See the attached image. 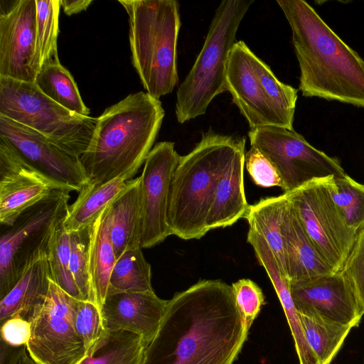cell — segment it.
<instances>
[{
  "label": "cell",
  "instance_id": "2e32d148",
  "mask_svg": "<svg viewBox=\"0 0 364 364\" xmlns=\"http://www.w3.org/2000/svg\"><path fill=\"white\" fill-rule=\"evenodd\" d=\"M294 304L300 314L316 316L353 327L364 309L341 272L289 282Z\"/></svg>",
  "mask_w": 364,
  "mask_h": 364
},
{
  "label": "cell",
  "instance_id": "d6a6232c",
  "mask_svg": "<svg viewBox=\"0 0 364 364\" xmlns=\"http://www.w3.org/2000/svg\"><path fill=\"white\" fill-rule=\"evenodd\" d=\"M35 65L38 73L46 65L60 63L57 39L60 0H36Z\"/></svg>",
  "mask_w": 364,
  "mask_h": 364
},
{
  "label": "cell",
  "instance_id": "8d00e7d4",
  "mask_svg": "<svg viewBox=\"0 0 364 364\" xmlns=\"http://www.w3.org/2000/svg\"><path fill=\"white\" fill-rule=\"evenodd\" d=\"M231 286L237 306L250 330L265 304L264 294L261 288L250 279H239Z\"/></svg>",
  "mask_w": 364,
  "mask_h": 364
},
{
  "label": "cell",
  "instance_id": "7402d4cb",
  "mask_svg": "<svg viewBox=\"0 0 364 364\" xmlns=\"http://www.w3.org/2000/svg\"><path fill=\"white\" fill-rule=\"evenodd\" d=\"M247 240L252 247L258 262L267 273L280 301L294 339L299 364H318L305 338L300 314L290 293L289 281L282 272L269 246L263 237L251 230L248 231Z\"/></svg>",
  "mask_w": 364,
  "mask_h": 364
},
{
  "label": "cell",
  "instance_id": "8992f818",
  "mask_svg": "<svg viewBox=\"0 0 364 364\" xmlns=\"http://www.w3.org/2000/svg\"><path fill=\"white\" fill-rule=\"evenodd\" d=\"M252 0H224L217 7L203 46L176 92V116L184 123L205 113L218 95L226 92L228 56L239 26Z\"/></svg>",
  "mask_w": 364,
  "mask_h": 364
},
{
  "label": "cell",
  "instance_id": "3957f363",
  "mask_svg": "<svg viewBox=\"0 0 364 364\" xmlns=\"http://www.w3.org/2000/svg\"><path fill=\"white\" fill-rule=\"evenodd\" d=\"M164 115L161 101L141 91L107 107L80 157L90 181L132 179L152 149Z\"/></svg>",
  "mask_w": 364,
  "mask_h": 364
},
{
  "label": "cell",
  "instance_id": "5b68a950",
  "mask_svg": "<svg viewBox=\"0 0 364 364\" xmlns=\"http://www.w3.org/2000/svg\"><path fill=\"white\" fill-rule=\"evenodd\" d=\"M119 2L128 14L132 64L146 92L159 99L171 92L178 81L179 3L176 0Z\"/></svg>",
  "mask_w": 364,
  "mask_h": 364
},
{
  "label": "cell",
  "instance_id": "b9f144b4",
  "mask_svg": "<svg viewBox=\"0 0 364 364\" xmlns=\"http://www.w3.org/2000/svg\"><path fill=\"white\" fill-rule=\"evenodd\" d=\"M92 3V0H60V6L68 16L86 10Z\"/></svg>",
  "mask_w": 364,
  "mask_h": 364
},
{
  "label": "cell",
  "instance_id": "d590c367",
  "mask_svg": "<svg viewBox=\"0 0 364 364\" xmlns=\"http://www.w3.org/2000/svg\"><path fill=\"white\" fill-rule=\"evenodd\" d=\"M74 322L76 331L85 343L87 353L107 331L100 310L88 301H78Z\"/></svg>",
  "mask_w": 364,
  "mask_h": 364
},
{
  "label": "cell",
  "instance_id": "ffe728a7",
  "mask_svg": "<svg viewBox=\"0 0 364 364\" xmlns=\"http://www.w3.org/2000/svg\"><path fill=\"white\" fill-rule=\"evenodd\" d=\"M245 142L242 136L218 178L208 216L209 231L232 225L248 210L243 177Z\"/></svg>",
  "mask_w": 364,
  "mask_h": 364
},
{
  "label": "cell",
  "instance_id": "277c9868",
  "mask_svg": "<svg viewBox=\"0 0 364 364\" xmlns=\"http://www.w3.org/2000/svg\"><path fill=\"white\" fill-rule=\"evenodd\" d=\"M241 139L209 130L191 152L181 156L170 187L171 235L188 240L209 231L207 220L217 182Z\"/></svg>",
  "mask_w": 364,
  "mask_h": 364
},
{
  "label": "cell",
  "instance_id": "d6986e66",
  "mask_svg": "<svg viewBox=\"0 0 364 364\" xmlns=\"http://www.w3.org/2000/svg\"><path fill=\"white\" fill-rule=\"evenodd\" d=\"M47 242L32 254L16 284L0 299V323L18 317L31 324L41 311L49 291L50 278Z\"/></svg>",
  "mask_w": 364,
  "mask_h": 364
},
{
  "label": "cell",
  "instance_id": "30bf717a",
  "mask_svg": "<svg viewBox=\"0 0 364 364\" xmlns=\"http://www.w3.org/2000/svg\"><path fill=\"white\" fill-rule=\"evenodd\" d=\"M69 193L65 189L54 190L1 232L0 299L16 284L32 254L48 242L54 223L66 212Z\"/></svg>",
  "mask_w": 364,
  "mask_h": 364
},
{
  "label": "cell",
  "instance_id": "9a60e30c",
  "mask_svg": "<svg viewBox=\"0 0 364 364\" xmlns=\"http://www.w3.org/2000/svg\"><path fill=\"white\" fill-rule=\"evenodd\" d=\"M64 189L31 166L0 135V223L10 226L27 209Z\"/></svg>",
  "mask_w": 364,
  "mask_h": 364
},
{
  "label": "cell",
  "instance_id": "e0dca14e",
  "mask_svg": "<svg viewBox=\"0 0 364 364\" xmlns=\"http://www.w3.org/2000/svg\"><path fill=\"white\" fill-rule=\"evenodd\" d=\"M254 54L242 41L233 45L226 67V90L250 129L265 126L280 127L255 70Z\"/></svg>",
  "mask_w": 364,
  "mask_h": 364
},
{
  "label": "cell",
  "instance_id": "7a4b0ae2",
  "mask_svg": "<svg viewBox=\"0 0 364 364\" xmlns=\"http://www.w3.org/2000/svg\"><path fill=\"white\" fill-rule=\"evenodd\" d=\"M291 30L306 97L364 107V60L304 0H277Z\"/></svg>",
  "mask_w": 364,
  "mask_h": 364
},
{
  "label": "cell",
  "instance_id": "9c48e42d",
  "mask_svg": "<svg viewBox=\"0 0 364 364\" xmlns=\"http://www.w3.org/2000/svg\"><path fill=\"white\" fill-rule=\"evenodd\" d=\"M251 147L259 150L274 166L284 193L318 178L346 176L340 161L311 145L294 129L275 126L250 129Z\"/></svg>",
  "mask_w": 364,
  "mask_h": 364
},
{
  "label": "cell",
  "instance_id": "83f0119b",
  "mask_svg": "<svg viewBox=\"0 0 364 364\" xmlns=\"http://www.w3.org/2000/svg\"><path fill=\"white\" fill-rule=\"evenodd\" d=\"M300 319L306 342L318 364H330L352 327L316 316L300 314Z\"/></svg>",
  "mask_w": 364,
  "mask_h": 364
},
{
  "label": "cell",
  "instance_id": "ac0fdd59",
  "mask_svg": "<svg viewBox=\"0 0 364 364\" xmlns=\"http://www.w3.org/2000/svg\"><path fill=\"white\" fill-rule=\"evenodd\" d=\"M168 300L154 291L107 294L101 309L107 331H129L141 336L146 345L155 336Z\"/></svg>",
  "mask_w": 364,
  "mask_h": 364
},
{
  "label": "cell",
  "instance_id": "4fadbf2b",
  "mask_svg": "<svg viewBox=\"0 0 364 364\" xmlns=\"http://www.w3.org/2000/svg\"><path fill=\"white\" fill-rule=\"evenodd\" d=\"M36 0H0V77L35 82Z\"/></svg>",
  "mask_w": 364,
  "mask_h": 364
},
{
  "label": "cell",
  "instance_id": "74e56055",
  "mask_svg": "<svg viewBox=\"0 0 364 364\" xmlns=\"http://www.w3.org/2000/svg\"><path fill=\"white\" fill-rule=\"evenodd\" d=\"M341 272L364 309V229L358 232Z\"/></svg>",
  "mask_w": 364,
  "mask_h": 364
},
{
  "label": "cell",
  "instance_id": "e575fe53",
  "mask_svg": "<svg viewBox=\"0 0 364 364\" xmlns=\"http://www.w3.org/2000/svg\"><path fill=\"white\" fill-rule=\"evenodd\" d=\"M91 225L80 230L69 232L70 237V270L82 300L88 301H90L88 257Z\"/></svg>",
  "mask_w": 364,
  "mask_h": 364
},
{
  "label": "cell",
  "instance_id": "ab89813d",
  "mask_svg": "<svg viewBox=\"0 0 364 364\" xmlns=\"http://www.w3.org/2000/svg\"><path fill=\"white\" fill-rule=\"evenodd\" d=\"M31 333V324L21 318H11L1 323V339L9 345H26Z\"/></svg>",
  "mask_w": 364,
  "mask_h": 364
},
{
  "label": "cell",
  "instance_id": "6da1fadb",
  "mask_svg": "<svg viewBox=\"0 0 364 364\" xmlns=\"http://www.w3.org/2000/svg\"><path fill=\"white\" fill-rule=\"evenodd\" d=\"M248 333L232 286L201 280L168 300L141 364H233Z\"/></svg>",
  "mask_w": 364,
  "mask_h": 364
},
{
  "label": "cell",
  "instance_id": "1f68e13d",
  "mask_svg": "<svg viewBox=\"0 0 364 364\" xmlns=\"http://www.w3.org/2000/svg\"><path fill=\"white\" fill-rule=\"evenodd\" d=\"M64 216L54 223L47 242L50 279L70 296L82 301L70 270V237L64 227Z\"/></svg>",
  "mask_w": 364,
  "mask_h": 364
},
{
  "label": "cell",
  "instance_id": "4dcf8cb0",
  "mask_svg": "<svg viewBox=\"0 0 364 364\" xmlns=\"http://www.w3.org/2000/svg\"><path fill=\"white\" fill-rule=\"evenodd\" d=\"M252 63L265 99L277 117L280 127L294 129L297 90L281 82L270 68L255 54L253 55Z\"/></svg>",
  "mask_w": 364,
  "mask_h": 364
},
{
  "label": "cell",
  "instance_id": "44dd1931",
  "mask_svg": "<svg viewBox=\"0 0 364 364\" xmlns=\"http://www.w3.org/2000/svg\"><path fill=\"white\" fill-rule=\"evenodd\" d=\"M282 235L289 282L335 272L314 247L289 201L282 220Z\"/></svg>",
  "mask_w": 364,
  "mask_h": 364
},
{
  "label": "cell",
  "instance_id": "836d02e7",
  "mask_svg": "<svg viewBox=\"0 0 364 364\" xmlns=\"http://www.w3.org/2000/svg\"><path fill=\"white\" fill-rule=\"evenodd\" d=\"M333 198L346 223L358 232L364 229V184L347 174L335 178Z\"/></svg>",
  "mask_w": 364,
  "mask_h": 364
},
{
  "label": "cell",
  "instance_id": "52a82bcc",
  "mask_svg": "<svg viewBox=\"0 0 364 364\" xmlns=\"http://www.w3.org/2000/svg\"><path fill=\"white\" fill-rule=\"evenodd\" d=\"M0 115L45 136L66 153L80 157L92 139L97 118L69 111L35 82L0 77Z\"/></svg>",
  "mask_w": 364,
  "mask_h": 364
},
{
  "label": "cell",
  "instance_id": "60d3db41",
  "mask_svg": "<svg viewBox=\"0 0 364 364\" xmlns=\"http://www.w3.org/2000/svg\"><path fill=\"white\" fill-rule=\"evenodd\" d=\"M0 364H37L29 355L26 345L13 346L1 339Z\"/></svg>",
  "mask_w": 364,
  "mask_h": 364
},
{
  "label": "cell",
  "instance_id": "f35d334b",
  "mask_svg": "<svg viewBox=\"0 0 364 364\" xmlns=\"http://www.w3.org/2000/svg\"><path fill=\"white\" fill-rule=\"evenodd\" d=\"M245 164L252 180L257 186L282 188V181L277 171L257 149L251 147L245 154Z\"/></svg>",
  "mask_w": 364,
  "mask_h": 364
},
{
  "label": "cell",
  "instance_id": "f1b7e54d",
  "mask_svg": "<svg viewBox=\"0 0 364 364\" xmlns=\"http://www.w3.org/2000/svg\"><path fill=\"white\" fill-rule=\"evenodd\" d=\"M35 83L43 94L58 105L81 116L89 117L90 109L84 104L76 82L60 63L43 67Z\"/></svg>",
  "mask_w": 364,
  "mask_h": 364
},
{
  "label": "cell",
  "instance_id": "d4e9b609",
  "mask_svg": "<svg viewBox=\"0 0 364 364\" xmlns=\"http://www.w3.org/2000/svg\"><path fill=\"white\" fill-rule=\"evenodd\" d=\"M133 181L122 177L102 183L90 181L79 192L75 202L68 205L63 218L65 230L72 232L91 225Z\"/></svg>",
  "mask_w": 364,
  "mask_h": 364
},
{
  "label": "cell",
  "instance_id": "8fae6325",
  "mask_svg": "<svg viewBox=\"0 0 364 364\" xmlns=\"http://www.w3.org/2000/svg\"><path fill=\"white\" fill-rule=\"evenodd\" d=\"M50 278L45 304L31 323L26 349L37 364H79L87 355L74 322L78 302Z\"/></svg>",
  "mask_w": 364,
  "mask_h": 364
},
{
  "label": "cell",
  "instance_id": "ba28073f",
  "mask_svg": "<svg viewBox=\"0 0 364 364\" xmlns=\"http://www.w3.org/2000/svg\"><path fill=\"white\" fill-rule=\"evenodd\" d=\"M335 177L314 178L286 193L314 247L335 272L342 270L358 232L346 223L333 198Z\"/></svg>",
  "mask_w": 364,
  "mask_h": 364
},
{
  "label": "cell",
  "instance_id": "484cf974",
  "mask_svg": "<svg viewBox=\"0 0 364 364\" xmlns=\"http://www.w3.org/2000/svg\"><path fill=\"white\" fill-rule=\"evenodd\" d=\"M288 202L286 193L278 196L262 198L257 203L250 205L244 218L249 224V230L260 235L267 242L282 272L287 278L282 224Z\"/></svg>",
  "mask_w": 364,
  "mask_h": 364
},
{
  "label": "cell",
  "instance_id": "603a6c76",
  "mask_svg": "<svg viewBox=\"0 0 364 364\" xmlns=\"http://www.w3.org/2000/svg\"><path fill=\"white\" fill-rule=\"evenodd\" d=\"M111 205L103 210L90 228L88 257L90 301L100 311L117 260L110 233Z\"/></svg>",
  "mask_w": 364,
  "mask_h": 364
},
{
  "label": "cell",
  "instance_id": "4316f807",
  "mask_svg": "<svg viewBox=\"0 0 364 364\" xmlns=\"http://www.w3.org/2000/svg\"><path fill=\"white\" fill-rule=\"evenodd\" d=\"M146 343L129 331H107L79 364H141Z\"/></svg>",
  "mask_w": 364,
  "mask_h": 364
},
{
  "label": "cell",
  "instance_id": "7c38bea8",
  "mask_svg": "<svg viewBox=\"0 0 364 364\" xmlns=\"http://www.w3.org/2000/svg\"><path fill=\"white\" fill-rule=\"evenodd\" d=\"M181 156L171 141L156 144L148 154L140 177L142 208L141 248H149L171 235L168 224L170 187Z\"/></svg>",
  "mask_w": 364,
  "mask_h": 364
},
{
  "label": "cell",
  "instance_id": "5bb4252c",
  "mask_svg": "<svg viewBox=\"0 0 364 364\" xmlns=\"http://www.w3.org/2000/svg\"><path fill=\"white\" fill-rule=\"evenodd\" d=\"M0 135L31 166L63 188L80 192L90 183L79 157L66 153L38 132L0 115Z\"/></svg>",
  "mask_w": 364,
  "mask_h": 364
},
{
  "label": "cell",
  "instance_id": "cb8c5ba5",
  "mask_svg": "<svg viewBox=\"0 0 364 364\" xmlns=\"http://www.w3.org/2000/svg\"><path fill=\"white\" fill-rule=\"evenodd\" d=\"M110 233L116 259L124 251L141 247L142 208L140 177L111 205Z\"/></svg>",
  "mask_w": 364,
  "mask_h": 364
},
{
  "label": "cell",
  "instance_id": "f546056e",
  "mask_svg": "<svg viewBox=\"0 0 364 364\" xmlns=\"http://www.w3.org/2000/svg\"><path fill=\"white\" fill-rule=\"evenodd\" d=\"M148 291H154L151 268L143 255L142 248L124 251L114 265L107 294Z\"/></svg>",
  "mask_w": 364,
  "mask_h": 364
}]
</instances>
